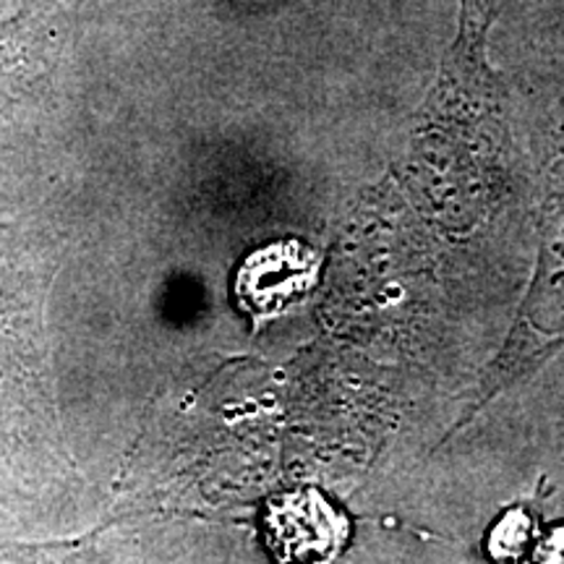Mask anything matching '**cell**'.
<instances>
[{"label":"cell","mask_w":564,"mask_h":564,"mask_svg":"<svg viewBox=\"0 0 564 564\" xmlns=\"http://www.w3.org/2000/svg\"><path fill=\"white\" fill-rule=\"evenodd\" d=\"M528 539V518L520 512H510L505 520H499L497 531L491 533V552L497 560H514L523 554Z\"/></svg>","instance_id":"277c9868"},{"label":"cell","mask_w":564,"mask_h":564,"mask_svg":"<svg viewBox=\"0 0 564 564\" xmlns=\"http://www.w3.org/2000/svg\"><path fill=\"white\" fill-rule=\"evenodd\" d=\"M541 241V264L531 299L505 352L484 379V394L474 403V413L564 345V183L549 196Z\"/></svg>","instance_id":"6da1fadb"},{"label":"cell","mask_w":564,"mask_h":564,"mask_svg":"<svg viewBox=\"0 0 564 564\" xmlns=\"http://www.w3.org/2000/svg\"><path fill=\"white\" fill-rule=\"evenodd\" d=\"M322 257L301 241H278L251 253L236 274V299L262 324L301 301L316 285Z\"/></svg>","instance_id":"7a4b0ae2"},{"label":"cell","mask_w":564,"mask_h":564,"mask_svg":"<svg viewBox=\"0 0 564 564\" xmlns=\"http://www.w3.org/2000/svg\"><path fill=\"white\" fill-rule=\"evenodd\" d=\"M539 560L564 562V528H560V531H554L552 535H549V544L541 546Z\"/></svg>","instance_id":"5b68a950"},{"label":"cell","mask_w":564,"mask_h":564,"mask_svg":"<svg viewBox=\"0 0 564 564\" xmlns=\"http://www.w3.org/2000/svg\"><path fill=\"white\" fill-rule=\"evenodd\" d=\"M267 531L272 552L280 560L327 562L348 544L350 523L319 491L303 489L270 507Z\"/></svg>","instance_id":"3957f363"}]
</instances>
